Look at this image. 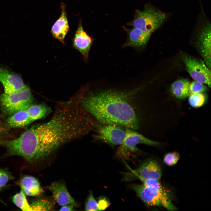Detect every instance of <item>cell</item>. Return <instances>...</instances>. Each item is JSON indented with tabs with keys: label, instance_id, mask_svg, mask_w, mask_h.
<instances>
[{
	"label": "cell",
	"instance_id": "1",
	"mask_svg": "<svg viewBox=\"0 0 211 211\" xmlns=\"http://www.w3.org/2000/svg\"><path fill=\"white\" fill-rule=\"evenodd\" d=\"M130 93L108 90L81 97V103L83 109L101 122L136 130L139 122L128 100Z\"/></svg>",
	"mask_w": 211,
	"mask_h": 211
},
{
	"label": "cell",
	"instance_id": "2",
	"mask_svg": "<svg viewBox=\"0 0 211 211\" xmlns=\"http://www.w3.org/2000/svg\"><path fill=\"white\" fill-rule=\"evenodd\" d=\"M169 16V13L147 4L142 11H136L133 20L128 25L151 34L164 23Z\"/></svg>",
	"mask_w": 211,
	"mask_h": 211
},
{
	"label": "cell",
	"instance_id": "3",
	"mask_svg": "<svg viewBox=\"0 0 211 211\" xmlns=\"http://www.w3.org/2000/svg\"><path fill=\"white\" fill-rule=\"evenodd\" d=\"M132 188L146 205L162 206L168 210L174 211L177 208L173 204L170 194L161 183L154 187L143 185H134Z\"/></svg>",
	"mask_w": 211,
	"mask_h": 211
},
{
	"label": "cell",
	"instance_id": "4",
	"mask_svg": "<svg viewBox=\"0 0 211 211\" xmlns=\"http://www.w3.org/2000/svg\"><path fill=\"white\" fill-rule=\"evenodd\" d=\"M33 96L29 87L14 93L2 94L0 104L4 113L10 116L21 110L27 109L33 104Z\"/></svg>",
	"mask_w": 211,
	"mask_h": 211
},
{
	"label": "cell",
	"instance_id": "5",
	"mask_svg": "<svg viewBox=\"0 0 211 211\" xmlns=\"http://www.w3.org/2000/svg\"><path fill=\"white\" fill-rule=\"evenodd\" d=\"M196 24V42L198 51L206 65L211 70V23L204 12L201 11Z\"/></svg>",
	"mask_w": 211,
	"mask_h": 211
},
{
	"label": "cell",
	"instance_id": "6",
	"mask_svg": "<svg viewBox=\"0 0 211 211\" xmlns=\"http://www.w3.org/2000/svg\"><path fill=\"white\" fill-rule=\"evenodd\" d=\"M180 56L186 70L194 80L211 87V71L201 59L181 52Z\"/></svg>",
	"mask_w": 211,
	"mask_h": 211
},
{
	"label": "cell",
	"instance_id": "7",
	"mask_svg": "<svg viewBox=\"0 0 211 211\" xmlns=\"http://www.w3.org/2000/svg\"><path fill=\"white\" fill-rule=\"evenodd\" d=\"M125 180L138 178L142 181L150 179L159 180L161 176L160 166L155 160H150L143 163L137 169L125 174Z\"/></svg>",
	"mask_w": 211,
	"mask_h": 211
},
{
	"label": "cell",
	"instance_id": "8",
	"mask_svg": "<svg viewBox=\"0 0 211 211\" xmlns=\"http://www.w3.org/2000/svg\"><path fill=\"white\" fill-rule=\"evenodd\" d=\"M139 144L156 146L160 143L151 140L141 134L130 129L125 131V136L123 143L118 151V155L120 157L127 156L129 151L136 150V146Z\"/></svg>",
	"mask_w": 211,
	"mask_h": 211
},
{
	"label": "cell",
	"instance_id": "9",
	"mask_svg": "<svg viewBox=\"0 0 211 211\" xmlns=\"http://www.w3.org/2000/svg\"><path fill=\"white\" fill-rule=\"evenodd\" d=\"M125 131L117 125L108 124L99 126L96 139L112 145H120L123 142Z\"/></svg>",
	"mask_w": 211,
	"mask_h": 211
},
{
	"label": "cell",
	"instance_id": "10",
	"mask_svg": "<svg viewBox=\"0 0 211 211\" xmlns=\"http://www.w3.org/2000/svg\"><path fill=\"white\" fill-rule=\"evenodd\" d=\"M0 81L3 87L4 93L7 94L21 91L27 86L19 76L1 67Z\"/></svg>",
	"mask_w": 211,
	"mask_h": 211
},
{
	"label": "cell",
	"instance_id": "11",
	"mask_svg": "<svg viewBox=\"0 0 211 211\" xmlns=\"http://www.w3.org/2000/svg\"><path fill=\"white\" fill-rule=\"evenodd\" d=\"M92 40L84 31L80 22L73 41V46L82 55L85 59L88 58Z\"/></svg>",
	"mask_w": 211,
	"mask_h": 211
},
{
	"label": "cell",
	"instance_id": "12",
	"mask_svg": "<svg viewBox=\"0 0 211 211\" xmlns=\"http://www.w3.org/2000/svg\"><path fill=\"white\" fill-rule=\"evenodd\" d=\"M51 192L56 201L61 206L67 204L76 205L75 202L69 193L65 184L60 182L52 183L47 188Z\"/></svg>",
	"mask_w": 211,
	"mask_h": 211
},
{
	"label": "cell",
	"instance_id": "13",
	"mask_svg": "<svg viewBox=\"0 0 211 211\" xmlns=\"http://www.w3.org/2000/svg\"><path fill=\"white\" fill-rule=\"evenodd\" d=\"M127 38L123 47H142L148 41L151 34L145 32L135 27L130 29H125Z\"/></svg>",
	"mask_w": 211,
	"mask_h": 211
},
{
	"label": "cell",
	"instance_id": "14",
	"mask_svg": "<svg viewBox=\"0 0 211 211\" xmlns=\"http://www.w3.org/2000/svg\"><path fill=\"white\" fill-rule=\"evenodd\" d=\"M61 15L53 25L51 30L53 37L63 44L64 39L69 29L65 6L62 4Z\"/></svg>",
	"mask_w": 211,
	"mask_h": 211
},
{
	"label": "cell",
	"instance_id": "15",
	"mask_svg": "<svg viewBox=\"0 0 211 211\" xmlns=\"http://www.w3.org/2000/svg\"><path fill=\"white\" fill-rule=\"evenodd\" d=\"M20 186L21 190L25 195L27 196H38L42 192V189L39 182L32 176H24L20 180Z\"/></svg>",
	"mask_w": 211,
	"mask_h": 211
},
{
	"label": "cell",
	"instance_id": "16",
	"mask_svg": "<svg viewBox=\"0 0 211 211\" xmlns=\"http://www.w3.org/2000/svg\"><path fill=\"white\" fill-rule=\"evenodd\" d=\"M31 122L26 109L18 111L10 115L6 123L11 128H24Z\"/></svg>",
	"mask_w": 211,
	"mask_h": 211
},
{
	"label": "cell",
	"instance_id": "17",
	"mask_svg": "<svg viewBox=\"0 0 211 211\" xmlns=\"http://www.w3.org/2000/svg\"><path fill=\"white\" fill-rule=\"evenodd\" d=\"M26 109L31 122L46 117L52 111L51 108L44 103L32 104Z\"/></svg>",
	"mask_w": 211,
	"mask_h": 211
},
{
	"label": "cell",
	"instance_id": "18",
	"mask_svg": "<svg viewBox=\"0 0 211 211\" xmlns=\"http://www.w3.org/2000/svg\"><path fill=\"white\" fill-rule=\"evenodd\" d=\"M190 83L186 79L177 80L174 82L171 86L172 94L176 98L183 99L190 95L189 85Z\"/></svg>",
	"mask_w": 211,
	"mask_h": 211
},
{
	"label": "cell",
	"instance_id": "19",
	"mask_svg": "<svg viewBox=\"0 0 211 211\" xmlns=\"http://www.w3.org/2000/svg\"><path fill=\"white\" fill-rule=\"evenodd\" d=\"M12 201L16 206L23 211H32L30 205L27 201L25 195L21 190L19 193L13 196Z\"/></svg>",
	"mask_w": 211,
	"mask_h": 211
},
{
	"label": "cell",
	"instance_id": "20",
	"mask_svg": "<svg viewBox=\"0 0 211 211\" xmlns=\"http://www.w3.org/2000/svg\"><path fill=\"white\" fill-rule=\"evenodd\" d=\"M32 211H48L53 206L51 201L43 198H40L33 200L30 204Z\"/></svg>",
	"mask_w": 211,
	"mask_h": 211
},
{
	"label": "cell",
	"instance_id": "21",
	"mask_svg": "<svg viewBox=\"0 0 211 211\" xmlns=\"http://www.w3.org/2000/svg\"><path fill=\"white\" fill-rule=\"evenodd\" d=\"M206 101V98L202 93H193L189 96L188 102L193 108H198L203 106Z\"/></svg>",
	"mask_w": 211,
	"mask_h": 211
},
{
	"label": "cell",
	"instance_id": "22",
	"mask_svg": "<svg viewBox=\"0 0 211 211\" xmlns=\"http://www.w3.org/2000/svg\"><path fill=\"white\" fill-rule=\"evenodd\" d=\"M86 211H100L98 203L94 199L92 191L91 192L87 198L85 205Z\"/></svg>",
	"mask_w": 211,
	"mask_h": 211
},
{
	"label": "cell",
	"instance_id": "23",
	"mask_svg": "<svg viewBox=\"0 0 211 211\" xmlns=\"http://www.w3.org/2000/svg\"><path fill=\"white\" fill-rule=\"evenodd\" d=\"M180 158L179 154L176 152L169 153L165 155L164 162L168 166H173L177 163Z\"/></svg>",
	"mask_w": 211,
	"mask_h": 211
},
{
	"label": "cell",
	"instance_id": "24",
	"mask_svg": "<svg viewBox=\"0 0 211 211\" xmlns=\"http://www.w3.org/2000/svg\"><path fill=\"white\" fill-rule=\"evenodd\" d=\"M207 90L204 84L194 81L190 83L189 85L190 95L193 93L203 92Z\"/></svg>",
	"mask_w": 211,
	"mask_h": 211
},
{
	"label": "cell",
	"instance_id": "25",
	"mask_svg": "<svg viewBox=\"0 0 211 211\" xmlns=\"http://www.w3.org/2000/svg\"><path fill=\"white\" fill-rule=\"evenodd\" d=\"M13 179L14 177L9 172L0 168V189Z\"/></svg>",
	"mask_w": 211,
	"mask_h": 211
},
{
	"label": "cell",
	"instance_id": "26",
	"mask_svg": "<svg viewBox=\"0 0 211 211\" xmlns=\"http://www.w3.org/2000/svg\"><path fill=\"white\" fill-rule=\"evenodd\" d=\"M75 205L73 204H67L62 206L59 211H72Z\"/></svg>",
	"mask_w": 211,
	"mask_h": 211
},
{
	"label": "cell",
	"instance_id": "27",
	"mask_svg": "<svg viewBox=\"0 0 211 211\" xmlns=\"http://www.w3.org/2000/svg\"><path fill=\"white\" fill-rule=\"evenodd\" d=\"M2 131V129L1 128H0V134L1 133Z\"/></svg>",
	"mask_w": 211,
	"mask_h": 211
}]
</instances>
